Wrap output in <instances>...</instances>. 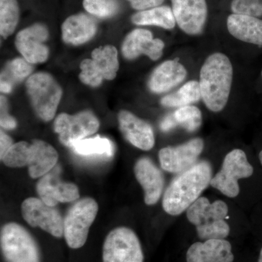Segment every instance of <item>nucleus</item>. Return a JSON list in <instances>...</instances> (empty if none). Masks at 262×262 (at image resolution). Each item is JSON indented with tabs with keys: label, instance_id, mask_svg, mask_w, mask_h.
I'll use <instances>...</instances> for the list:
<instances>
[{
	"label": "nucleus",
	"instance_id": "nucleus-1",
	"mask_svg": "<svg viewBox=\"0 0 262 262\" xmlns=\"http://www.w3.org/2000/svg\"><path fill=\"white\" fill-rule=\"evenodd\" d=\"M212 178L211 165L207 161L198 162L179 173L164 194V211L171 215L187 211L211 184Z\"/></svg>",
	"mask_w": 262,
	"mask_h": 262
},
{
	"label": "nucleus",
	"instance_id": "nucleus-2",
	"mask_svg": "<svg viewBox=\"0 0 262 262\" xmlns=\"http://www.w3.org/2000/svg\"><path fill=\"white\" fill-rule=\"evenodd\" d=\"M233 68L228 57L215 53L206 58L200 73L202 99L207 108L218 113L228 102Z\"/></svg>",
	"mask_w": 262,
	"mask_h": 262
},
{
	"label": "nucleus",
	"instance_id": "nucleus-3",
	"mask_svg": "<svg viewBox=\"0 0 262 262\" xmlns=\"http://www.w3.org/2000/svg\"><path fill=\"white\" fill-rule=\"evenodd\" d=\"M56 150L48 143L34 140L32 144L20 141L13 144L2 161L10 168L28 166L32 179L41 178L54 168L58 162Z\"/></svg>",
	"mask_w": 262,
	"mask_h": 262
},
{
	"label": "nucleus",
	"instance_id": "nucleus-4",
	"mask_svg": "<svg viewBox=\"0 0 262 262\" xmlns=\"http://www.w3.org/2000/svg\"><path fill=\"white\" fill-rule=\"evenodd\" d=\"M229 208L222 201L211 203L208 198L201 196L187 210L189 222L196 227L198 237L203 241L225 239L230 228L226 218Z\"/></svg>",
	"mask_w": 262,
	"mask_h": 262
},
{
	"label": "nucleus",
	"instance_id": "nucleus-5",
	"mask_svg": "<svg viewBox=\"0 0 262 262\" xmlns=\"http://www.w3.org/2000/svg\"><path fill=\"white\" fill-rule=\"evenodd\" d=\"M27 92L33 107L44 121H50L55 116L62 96V89L49 74L39 72L27 80Z\"/></svg>",
	"mask_w": 262,
	"mask_h": 262
},
{
	"label": "nucleus",
	"instance_id": "nucleus-6",
	"mask_svg": "<svg viewBox=\"0 0 262 262\" xmlns=\"http://www.w3.org/2000/svg\"><path fill=\"white\" fill-rule=\"evenodd\" d=\"M1 249L7 262H40L37 243L28 231L16 223L1 229Z\"/></svg>",
	"mask_w": 262,
	"mask_h": 262
},
{
	"label": "nucleus",
	"instance_id": "nucleus-7",
	"mask_svg": "<svg viewBox=\"0 0 262 262\" xmlns=\"http://www.w3.org/2000/svg\"><path fill=\"white\" fill-rule=\"evenodd\" d=\"M98 210L97 203L90 198L81 199L71 207L63 222V236L69 247L77 249L85 244Z\"/></svg>",
	"mask_w": 262,
	"mask_h": 262
},
{
	"label": "nucleus",
	"instance_id": "nucleus-8",
	"mask_svg": "<svg viewBox=\"0 0 262 262\" xmlns=\"http://www.w3.org/2000/svg\"><path fill=\"white\" fill-rule=\"evenodd\" d=\"M253 173V166L244 150L234 149L226 155L222 168L212 178L210 185L225 196L234 198L239 193V179L249 178Z\"/></svg>",
	"mask_w": 262,
	"mask_h": 262
},
{
	"label": "nucleus",
	"instance_id": "nucleus-9",
	"mask_svg": "<svg viewBox=\"0 0 262 262\" xmlns=\"http://www.w3.org/2000/svg\"><path fill=\"white\" fill-rule=\"evenodd\" d=\"M103 262H144L140 241L135 232L127 227L111 231L103 243Z\"/></svg>",
	"mask_w": 262,
	"mask_h": 262
},
{
	"label": "nucleus",
	"instance_id": "nucleus-10",
	"mask_svg": "<svg viewBox=\"0 0 262 262\" xmlns=\"http://www.w3.org/2000/svg\"><path fill=\"white\" fill-rule=\"evenodd\" d=\"M91 59H84L80 63V79L83 83L97 87L103 80L115 78L119 70L117 51L113 46H106L95 49Z\"/></svg>",
	"mask_w": 262,
	"mask_h": 262
},
{
	"label": "nucleus",
	"instance_id": "nucleus-11",
	"mask_svg": "<svg viewBox=\"0 0 262 262\" xmlns=\"http://www.w3.org/2000/svg\"><path fill=\"white\" fill-rule=\"evenodd\" d=\"M99 122L94 114L84 111L75 115L61 114L56 117L55 131L59 136L60 141L72 147L74 143L92 135L98 130Z\"/></svg>",
	"mask_w": 262,
	"mask_h": 262
},
{
	"label": "nucleus",
	"instance_id": "nucleus-12",
	"mask_svg": "<svg viewBox=\"0 0 262 262\" xmlns=\"http://www.w3.org/2000/svg\"><path fill=\"white\" fill-rule=\"evenodd\" d=\"M24 220L33 227H40L53 237L63 235V217L55 207L48 206L40 198H29L21 205Z\"/></svg>",
	"mask_w": 262,
	"mask_h": 262
},
{
	"label": "nucleus",
	"instance_id": "nucleus-13",
	"mask_svg": "<svg viewBox=\"0 0 262 262\" xmlns=\"http://www.w3.org/2000/svg\"><path fill=\"white\" fill-rule=\"evenodd\" d=\"M203 147V139L196 138L176 147L163 148L159 151L162 168L169 173H182L196 163Z\"/></svg>",
	"mask_w": 262,
	"mask_h": 262
},
{
	"label": "nucleus",
	"instance_id": "nucleus-14",
	"mask_svg": "<svg viewBox=\"0 0 262 262\" xmlns=\"http://www.w3.org/2000/svg\"><path fill=\"white\" fill-rule=\"evenodd\" d=\"M49 35L47 27L35 24L17 34L15 46L30 63H42L48 59L49 51L45 45Z\"/></svg>",
	"mask_w": 262,
	"mask_h": 262
},
{
	"label": "nucleus",
	"instance_id": "nucleus-15",
	"mask_svg": "<svg viewBox=\"0 0 262 262\" xmlns=\"http://www.w3.org/2000/svg\"><path fill=\"white\" fill-rule=\"evenodd\" d=\"M171 3L179 28L190 35L201 33L208 15L206 0H171Z\"/></svg>",
	"mask_w": 262,
	"mask_h": 262
},
{
	"label": "nucleus",
	"instance_id": "nucleus-16",
	"mask_svg": "<svg viewBox=\"0 0 262 262\" xmlns=\"http://www.w3.org/2000/svg\"><path fill=\"white\" fill-rule=\"evenodd\" d=\"M39 198L48 206L55 207L59 203H70L80 198L79 189L72 183L62 182L56 171L48 173L37 184Z\"/></svg>",
	"mask_w": 262,
	"mask_h": 262
},
{
	"label": "nucleus",
	"instance_id": "nucleus-17",
	"mask_svg": "<svg viewBox=\"0 0 262 262\" xmlns=\"http://www.w3.org/2000/svg\"><path fill=\"white\" fill-rule=\"evenodd\" d=\"M164 47L165 44L163 41L154 39L151 32L146 29H137L125 38L122 52L127 59H134L144 54L153 61H156L163 55Z\"/></svg>",
	"mask_w": 262,
	"mask_h": 262
},
{
	"label": "nucleus",
	"instance_id": "nucleus-18",
	"mask_svg": "<svg viewBox=\"0 0 262 262\" xmlns=\"http://www.w3.org/2000/svg\"><path fill=\"white\" fill-rule=\"evenodd\" d=\"M134 173L144 192V201L148 206L156 204L163 193V173L151 160L142 158L136 162Z\"/></svg>",
	"mask_w": 262,
	"mask_h": 262
},
{
	"label": "nucleus",
	"instance_id": "nucleus-19",
	"mask_svg": "<svg viewBox=\"0 0 262 262\" xmlns=\"http://www.w3.org/2000/svg\"><path fill=\"white\" fill-rule=\"evenodd\" d=\"M118 120L120 130L131 144L145 151L154 146V132L149 123L127 111L120 112Z\"/></svg>",
	"mask_w": 262,
	"mask_h": 262
},
{
	"label": "nucleus",
	"instance_id": "nucleus-20",
	"mask_svg": "<svg viewBox=\"0 0 262 262\" xmlns=\"http://www.w3.org/2000/svg\"><path fill=\"white\" fill-rule=\"evenodd\" d=\"M232 245L225 239L196 242L188 249L187 262H233Z\"/></svg>",
	"mask_w": 262,
	"mask_h": 262
},
{
	"label": "nucleus",
	"instance_id": "nucleus-21",
	"mask_svg": "<svg viewBox=\"0 0 262 262\" xmlns=\"http://www.w3.org/2000/svg\"><path fill=\"white\" fill-rule=\"evenodd\" d=\"M187 72L178 59L163 62L150 77L149 89L155 94H162L173 89L185 80Z\"/></svg>",
	"mask_w": 262,
	"mask_h": 262
},
{
	"label": "nucleus",
	"instance_id": "nucleus-22",
	"mask_svg": "<svg viewBox=\"0 0 262 262\" xmlns=\"http://www.w3.org/2000/svg\"><path fill=\"white\" fill-rule=\"evenodd\" d=\"M227 29L231 35L243 42L262 46V20L251 15H229Z\"/></svg>",
	"mask_w": 262,
	"mask_h": 262
},
{
	"label": "nucleus",
	"instance_id": "nucleus-23",
	"mask_svg": "<svg viewBox=\"0 0 262 262\" xmlns=\"http://www.w3.org/2000/svg\"><path fill=\"white\" fill-rule=\"evenodd\" d=\"M97 25L96 20L89 15H71L62 25V37L69 44L80 45L88 42L96 34Z\"/></svg>",
	"mask_w": 262,
	"mask_h": 262
},
{
	"label": "nucleus",
	"instance_id": "nucleus-24",
	"mask_svg": "<svg viewBox=\"0 0 262 262\" xmlns=\"http://www.w3.org/2000/svg\"><path fill=\"white\" fill-rule=\"evenodd\" d=\"M133 23L136 25L158 26L165 29L175 27V17L170 7L159 6L151 9L141 10L132 16Z\"/></svg>",
	"mask_w": 262,
	"mask_h": 262
},
{
	"label": "nucleus",
	"instance_id": "nucleus-25",
	"mask_svg": "<svg viewBox=\"0 0 262 262\" xmlns=\"http://www.w3.org/2000/svg\"><path fill=\"white\" fill-rule=\"evenodd\" d=\"M72 148L75 152L82 156H103L108 159L114 155L113 142L99 136L76 141Z\"/></svg>",
	"mask_w": 262,
	"mask_h": 262
},
{
	"label": "nucleus",
	"instance_id": "nucleus-26",
	"mask_svg": "<svg viewBox=\"0 0 262 262\" xmlns=\"http://www.w3.org/2000/svg\"><path fill=\"white\" fill-rule=\"evenodd\" d=\"M19 20V7L16 0H0V33L7 38L14 32Z\"/></svg>",
	"mask_w": 262,
	"mask_h": 262
},
{
	"label": "nucleus",
	"instance_id": "nucleus-27",
	"mask_svg": "<svg viewBox=\"0 0 262 262\" xmlns=\"http://www.w3.org/2000/svg\"><path fill=\"white\" fill-rule=\"evenodd\" d=\"M32 71V65L25 58H15L7 64L2 74L1 80L13 84L23 80Z\"/></svg>",
	"mask_w": 262,
	"mask_h": 262
},
{
	"label": "nucleus",
	"instance_id": "nucleus-28",
	"mask_svg": "<svg viewBox=\"0 0 262 262\" xmlns=\"http://www.w3.org/2000/svg\"><path fill=\"white\" fill-rule=\"evenodd\" d=\"M179 125L189 132L195 131L201 127L202 113L201 110L192 105L182 106L174 113Z\"/></svg>",
	"mask_w": 262,
	"mask_h": 262
},
{
	"label": "nucleus",
	"instance_id": "nucleus-29",
	"mask_svg": "<svg viewBox=\"0 0 262 262\" xmlns=\"http://www.w3.org/2000/svg\"><path fill=\"white\" fill-rule=\"evenodd\" d=\"M84 9L99 18H110L119 10L117 0H83Z\"/></svg>",
	"mask_w": 262,
	"mask_h": 262
},
{
	"label": "nucleus",
	"instance_id": "nucleus-30",
	"mask_svg": "<svg viewBox=\"0 0 262 262\" xmlns=\"http://www.w3.org/2000/svg\"><path fill=\"white\" fill-rule=\"evenodd\" d=\"M231 9L235 14L258 18L262 15V0H232Z\"/></svg>",
	"mask_w": 262,
	"mask_h": 262
},
{
	"label": "nucleus",
	"instance_id": "nucleus-31",
	"mask_svg": "<svg viewBox=\"0 0 262 262\" xmlns=\"http://www.w3.org/2000/svg\"><path fill=\"white\" fill-rule=\"evenodd\" d=\"M185 106L195 103L202 98L201 85L195 80L189 81L177 91Z\"/></svg>",
	"mask_w": 262,
	"mask_h": 262
},
{
	"label": "nucleus",
	"instance_id": "nucleus-32",
	"mask_svg": "<svg viewBox=\"0 0 262 262\" xmlns=\"http://www.w3.org/2000/svg\"><path fill=\"white\" fill-rule=\"evenodd\" d=\"M8 101L6 98L1 96V117H0V125L1 127L8 130H12L16 127V121L13 117L10 116L8 113Z\"/></svg>",
	"mask_w": 262,
	"mask_h": 262
},
{
	"label": "nucleus",
	"instance_id": "nucleus-33",
	"mask_svg": "<svg viewBox=\"0 0 262 262\" xmlns=\"http://www.w3.org/2000/svg\"><path fill=\"white\" fill-rule=\"evenodd\" d=\"M130 2L133 8L138 10H145L159 7L164 0H127Z\"/></svg>",
	"mask_w": 262,
	"mask_h": 262
},
{
	"label": "nucleus",
	"instance_id": "nucleus-34",
	"mask_svg": "<svg viewBox=\"0 0 262 262\" xmlns=\"http://www.w3.org/2000/svg\"><path fill=\"white\" fill-rule=\"evenodd\" d=\"M13 145V140L11 138L1 131L0 132V158H1V160L4 158L5 155L7 154Z\"/></svg>",
	"mask_w": 262,
	"mask_h": 262
},
{
	"label": "nucleus",
	"instance_id": "nucleus-35",
	"mask_svg": "<svg viewBox=\"0 0 262 262\" xmlns=\"http://www.w3.org/2000/svg\"><path fill=\"white\" fill-rule=\"evenodd\" d=\"M177 125H179L177 123V120H176L175 116H174V113H172L163 119V121L160 123V129L165 131V132H167V131L172 130Z\"/></svg>",
	"mask_w": 262,
	"mask_h": 262
},
{
	"label": "nucleus",
	"instance_id": "nucleus-36",
	"mask_svg": "<svg viewBox=\"0 0 262 262\" xmlns=\"http://www.w3.org/2000/svg\"><path fill=\"white\" fill-rule=\"evenodd\" d=\"M13 84L9 83V82H5V81L1 80V89L2 92L3 93H10L11 91Z\"/></svg>",
	"mask_w": 262,
	"mask_h": 262
},
{
	"label": "nucleus",
	"instance_id": "nucleus-37",
	"mask_svg": "<svg viewBox=\"0 0 262 262\" xmlns=\"http://www.w3.org/2000/svg\"><path fill=\"white\" fill-rule=\"evenodd\" d=\"M258 158H259L260 163H261L262 165V150L260 151L259 155H258Z\"/></svg>",
	"mask_w": 262,
	"mask_h": 262
},
{
	"label": "nucleus",
	"instance_id": "nucleus-38",
	"mask_svg": "<svg viewBox=\"0 0 262 262\" xmlns=\"http://www.w3.org/2000/svg\"><path fill=\"white\" fill-rule=\"evenodd\" d=\"M258 262H262V248L261 251H260L259 258H258Z\"/></svg>",
	"mask_w": 262,
	"mask_h": 262
},
{
	"label": "nucleus",
	"instance_id": "nucleus-39",
	"mask_svg": "<svg viewBox=\"0 0 262 262\" xmlns=\"http://www.w3.org/2000/svg\"><path fill=\"white\" fill-rule=\"evenodd\" d=\"M261 77H262V71H261Z\"/></svg>",
	"mask_w": 262,
	"mask_h": 262
}]
</instances>
